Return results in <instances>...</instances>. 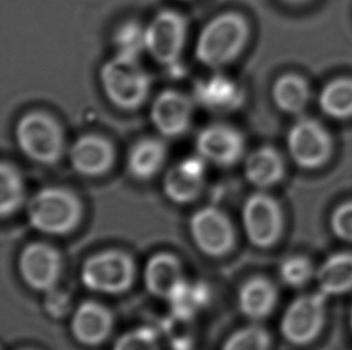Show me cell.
<instances>
[{"label": "cell", "mask_w": 352, "mask_h": 350, "mask_svg": "<svg viewBox=\"0 0 352 350\" xmlns=\"http://www.w3.org/2000/svg\"><path fill=\"white\" fill-rule=\"evenodd\" d=\"M252 27L244 14L231 10L220 12L202 27L195 43V57L210 70L234 64L245 51Z\"/></svg>", "instance_id": "cell-1"}, {"label": "cell", "mask_w": 352, "mask_h": 350, "mask_svg": "<svg viewBox=\"0 0 352 350\" xmlns=\"http://www.w3.org/2000/svg\"><path fill=\"white\" fill-rule=\"evenodd\" d=\"M99 83L107 101L124 112L141 108L152 90V77L141 58L117 53L101 65Z\"/></svg>", "instance_id": "cell-2"}, {"label": "cell", "mask_w": 352, "mask_h": 350, "mask_svg": "<svg viewBox=\"0 0 352 350\" xmlns=\"http://www.w3.org/2000/svg\"><path fill=\"white\" fill-rule=\"evenodd\" d=\"M27 218L38 233L63 237L74 232L83 218V203L72 189L64 186H46L28 199Z\"/></svg>", "instance_id": "cell-3"}, {"label": "cell", "mask_w": 352, "mask_h": 350, "mask_svg": "<svg viewBox=\"0 0 352 350\" xmlns=\"http://www.w3.org/2000/svg\"><path fill=\"white\" fill-rule=\"evenodd\" d=\"M14 139L24 156L43 166L58 165L67 152L62 124L46 110L24 113L14 125Z\"/></svg>", "instance_id": "cell-4"}, {"label": "cell", "mask_w": 352, "mask_h": 350, "mask_svg": "<svg viewBox=\"0 0 352 350\" xmlns=\"http://www.w3.org/2000/svg\"><path fill=\"white\" fill-rule=\"evenodd\" d=\"M136 263L122 250H105L83 261L80 279L85 288L101 295H122L136 279Z\"/></svg>", "instance_id": "cell-5"}, {"label": "cell", "mask_w": 352, "mask_h": 350, "mask_svg": "<svg viewBox=\"0 0 352 350\" xmlns=\"http://www.w3.org/2000/svg\"><path fill=\"white\" fill-rule=\"evenodd\" d=\"M286 148L295 166L303 171H319L333 156V136L318 119L300 115L287 131Z\"/></svg>", "instance_id": "cell-6"}, {"label": "cell", "mask_w": 352, "mask_h": 350, "mask_svg": "<svg viewBox=\"0 0 352 350\" xmlns=\"http://www.w3.org/2000/svg\"><path fill=\"white\" fill-rule=\"evenodd\" d=\"M242 226L252 246L268 250L280 242L285 215L280 203L266 191L250 194L242 207Z\"/></svg>", "instance_id": "cell-7"}, {"label": "cell", "mask_w": 352, "mask_h": 350, "mask_svg": "<svg viewBox=\"0 0 352 350\" xmlns=\"http://www.w3.org/2000/svg\"><path fill=\"white\" fill-rule=\"evenodd\" d=\"M188 34L184 14L177 10H160L146 24V53L162 67H173L184 53Z\"/></svg>", "instance_id": "cell-8"}, {"label": "cell", "mask_w": 352, "mask_h": 350, "mask_svg": "<svg viewBox=\"0 0 352 350\" xmlns=\"http://www.w3.org/2000/svg\"><path fill=\"white\" fill-rule=\"evenodd\" d=\"M327 296L321 292L298 295L286 306L280 334L292 346H308L320 336L327 320Z\"/></svg>", "instance_id": "cell-9"}, {"label": "cell", "mask_w": 352, "mask_h": 350, "mask_svg": "<svg viewBox=\"0 0 352 350\" xmlns=\"http://www.w3.org/2000/svg\"><path fill=\"white\" fill-rule=\"evenodd\" d=\"M189 233L199 251L210 258H223L234 251L237 232L224 210L207 205L199 209L189 220Z\"/></svg>", "instance_id": "cell-10"}, {"label": "cell", "mask_w": 352, "mask_h": 350, "mask_svg": "<svg viewBox=\"0 0 352 350\" xmlns=\"http://www.w3.org/2000/svg\"><path fill=\"white\" fill-rule=\"evenodd\" d=\"M196 154L207 163L231 168L244 160L247 141L239 128L228 123H212L197 133Z\"/></svg>", "instance_id": "cell-11"}, {"label": "cell", "mask_w": 352, "mask_h": 350, "mask_svg": "<svg viewBox=\"0 0 352 350\" xmlns=\"http://www.w3.org/2000/svg\"><path fill=\"white\" fill-rule=\"evenodd\" d=\"M19 272L27 287L38 293L59 285L63 274V257L51 244L30 242L19 257Z\"/></svg>", "instance_id": "cell-12"}, {"label": "cell", "mask_w": 352, "mask_h": 350, "mask_svg": "<svg viewBox=\"0 0 352 350\" xmlns=\"http://www.w3.org/2000/svg\"><path fill=\"white\" fill-rule=\"evenodd\" d=\"M195 100L181 90H162L154 97L149 118L162 138L175 139L189 132L194 119Z\"/></svg>", "instance_id": "cell-13"}, {"label": "cell", "mask_w": 352, "mask_h": 350, "mask_svg": "<svg viewBox=\"0 0 352 350\" xmlns=\"http://www.w3.org/2000/svg\"><path fill=\"white\" fill-rule=\"evenodd\" d=\"M69 162L77 174L100 178L110 173L116 163L115 145L100 133H85L67 149Z\"/></svg>", "instance_id": "cell-14"}, {"label": "cell", "mask_w": 352, "mask_h": 350, "mask_svg": "<svg viewBox=\"0 0 352 350\" xmlns=\"http://www.w3.org/2000/svg\"><path fill=\"white\" fill-rule=\"evenodd\" d=\"M207 162L196 154L176 162L167 170L162 189L168 200L178 205L194 203L205 189Z\"/></svg>", "instance_id": "cell-15"}, {"label": "cell", "mask_w": 352, "mask_h": 350, "mask_svg": "<svg viewBox=\"0 0 352 350\" xmlns=\"http://www.w3.org/2000/svg\"><path fill=\"white\" fill-rule=\"evenodd\" d=\"M113 329V312L100 301H82L70 316V332L75 341L82 346L104 345L110 338Z\"/></svg>", "instance_id": "cell-16"}, {"label": "cell", "mask_w": 352, "mask_h": 350, "mask_svg": "<svg viewBox=\"0 0 352 350\" xmlns=\"http://www.w3.org/2000/svg\"><path fill=\"white\" fill-rule=\"evenodd\" d=\"M243 173L255 189L267 191L280 184L285 178V157L276 148L261 145L245 155Z\"/></svg>", "instance_id": "cell-17"}, {"label": "cell", "mask_w": 352, "mask_h": 350, "mask_svg": "<svg viewBox=\"0 0 352 350\" xmlns=\"http://www.w3.org/2000/svg\"><path fill=\"white\" fill-rule=\"evenodd\" d=\"M279 301V290L272 279L252 276L238 289L239 312L252 322H261L274 312Z\"/></svg>", "instance_id": "cell-18"}, {"label": "cell", "mask_w": 352, "mask_h": 350, "mask_svg": "<svg viewBox=\"0 0 352 350\" xmlns=\"http://www.w3.org/2000/svg\"><path fill=\"white\" fill-rule=\"evenodd\" d=\"M168 157V148L162 136H147L133 142L126 155V171L133 179L149 181L162 173Z\"/></svg>", "instance_id": "cell-19"}, {"label": "cell", "mask_w": 352, "mask_h": 350, "mask_svg": "<svg viewBox=\"0 0 352 350\" xmlns=\"http://www.w3.org/2000/svg\"><path fill=\"white\" fill-rule=\"evenodd\" d=\"M184 279L181 259L171 252H157L149 257L143 269V283L148 293L162 300H167Z\"/></svg>", "instance_id": "cell-20"}, {"label": "cell", "mask_w": 352, "mask_h": 350, "mask_svg": "<svg viewBox=\"0 0 352 350\" xmlns=\"http://www.w3.org/2000/svg\"><path fill=\"white\" fill-rule=\"evenodd\" d=\"M196 102L215 113H226L239 108L244 100L242 88L224 75H214L196 84Z\"/></svg>", "instance_id": "cell-21"}, {"label": "cell", "mask_w": 352, "mask_h": 350, "mask_svg": "<svg viewBox=\"0 0 352 350\" xmlns=\"http://www.w3.org/2000/svg\"><path fill=\"white\" fill-rule=\"evenodd\" d=\"M311 86L303 75L297 72H286L272 86L273 104L281 113L289 115H302L309 106L311 100Z\"/></svg>", "instance_id": "cell-22"}, {"label": "cell", "mask_w": 352, "mask_h": 350, "mask_svg": "<svg viewBox=\"0 0 352 350\" xmlns=\"http://www.w3.org/2000/svg\"><path fill=\"white\" fill-rule=\"evenodd\" d=\"M315 281L319 292L327 298L352 292V252H337L327 257L318 266Z\"/></svg>", "instance_id": "cell-23"}, {"label": "cell", "mask_w": 352, "mask_h": 350, "mask_svg": "<svg viewBox=\"0 0 352 350\" xmlns=\"http://www.w3.org/2000/svg\"><path fill=\"white\" fill-rule=\"evenodd\" d=\"M319 108L337 121L352 119V76H337L326 82L318 95Z\"/></svg>", "instance_id": "cell-24"}, {"label": "cell", "mask_w": 352, "mask_h": 350, "mask_svg": "<svg viewBox=\"0 0 352 350\" xmlns=\"http://www.w3.org/2000/svg\"><path fill=\"white\" fill-rule=\"evenodd\" d=\"M210 287L205 282L184 279L166 301L173 314L194 319L210 305Z\"/></svg>", "instance_id": "cell-25"}, {"label": "cell", "mask_w": 352, "mask_h": 350, "mask_svg": "<svg viewBox=\"0 0 352 350\" xmlns=\"http://www.w3.org/2000/svg\"><path fill=\"white\" fill-rule=\"evenodd\" d=\"M27 189L23 174L14 162L0 165V215L11 218L27 204Z\"/></svg>", "instance_id": "cell-26"}, {"label": "cell", "mask_w": 352, "mask_h": 350, "mask_svg": "<svg viewBox=\"0 0 352 350\" xmlns=\"http://www.w3.org/2000/svg\"><path fill=\"white\" fill-rule=\"evenodd\" d=\"M112 40L117 54L141 58L146 52V25L133 19L123 22L116 29Z\"/></svg>", "instance_id": "cell-27"}, {"label": "cell", "mask_w": 352, "mask_h": 350, "mask_svg": "<svg viewBox=\"0 0 352 350\" xmlns=\"http://www.w3.org/2000/svg\"><path fill=\"white\" fill-rule=\"evenodd\" d=\"M316 269L313 261L303 255L286 257L279 265V279L289 288L300 289L315 279Z\"/></svg>", "instance_id": "cell-28"}, {"label": "cell", "mask_w": 352, "mask_h": 350, "mask_svg": "<svg viewBox=\"0 0 352 350\" xmlns=\"http://www.w3.org/2000/svg\"><path fill=\"white\" fill-rule=\"evenodd\" d=\"M272 337L266 329L252 324L232 332L221 350H271Z\"/></svg>", "instance_id": "cell-29"}, {"label": "cell", "mask_w": 352, "mask_h": 350, "mask_svg": "<svg viewBox=\"0 0 352 350\" xmlns=\"http://www.w3.org/2000/svg\"><path fill=\"white\" fill-rule=\"evenodd\" d=\"M112 350H162L160 334L149 327H138L124 332Z\"/></svg>", "instance_id": "cell-30"}, {"label": "cell", "mask_w": 352, "mask_h": 350, "mask_svg": "<svg viewBox=\"0 0 352 350\" xmlns=\"http://www.w3.org/2000/svg\"><path fill=\"white\" fill-rule=\"evenodd\" d=\"M192 319L179 317L173 313L162 323V335L173 350H190L192 343Z\"/></svg>", "instance_id": "cell-31"}, {"label": "cell", "mask_w": 352, "mask_h": 350, "mask_svg": "<svg viewBox=\"0 0 352 350\" xmlns=\"http://www.w3.org/2000/svg\"><path fill=\"white\" fill-rule=\"evenodd\" d=\"M43 305L48 317L56 320L70 317L75 310L72 293L59 285L43 294Z\"/></svg>", "instance_id": "cell-32"}, {"label": "cell", "mask_w": 352, "mask_h": 350, "mask_svg": "<svg viewBox=\"0 0 352 350\" xmlns=\"http://www.w3.org/2000/svg\"><path fill=\"white\" fill-rule=\"evenodd\" d=\"M329 228L340 242L352 244V199L339 203L329 216Z\"/></svg>", "instance_id": "cell-33"}, {"label": "cell", "mask_w": 352, "mask_h": 350, "mask_svg": "<svg viewBox=\"0 0 352 350\" xmlns=\"http://www.w3.org/2000/svg\"><path fill=\"white\" fill-rule=\"evenodd\" d=\"M280 1L283 4L289 5V6H305L313 0H280Z\"/></svg>", "instance_id": "cell-34"}, {"label": "cell", "mask_w": 352, "mask_h": 350, "mask_svg": "<svg viewBox=\"0 0 352 350\" xmlns=\"http://www.w3.org/2000/svg\"><path fill=\"white\" fill-rule=\"evenodd\" d=\"M349 320H350V329H351L352 332V306L351 310H350V319H349Z\"/></svg>", "instance_id": "cell-35"}, {"label": "cell", "mask_w": 352, "mask_h": 350, "mask_svg": "<svg viewBox=\"0 0 352 350\" xmlns=\"http://www.w3.org/2000/svg\"><path fill=\"white\" fill-rule=\"evenodd\" d=\"M19 350H38V349H34V348H21V349Z\"/></svg>", "instance_id": "cell-36"}, {"label": "cell", "mask_w": 352, "mask_h": 350, "mask_svg": "<svg viewBox=\"0 0 352 350\" xmlns=\"http://www.w3.org/2000/svg\"><path fill=\"white\" fill-rule=\"evenodd\" d=\"M191 350V349H190Z\"/></svg>", "instance_id": "cell-37"}]
</instances>
